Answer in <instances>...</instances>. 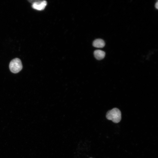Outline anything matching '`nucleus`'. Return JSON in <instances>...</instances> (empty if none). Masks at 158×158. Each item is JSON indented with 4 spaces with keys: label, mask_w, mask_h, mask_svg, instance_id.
<instances>
[{
    "label": "nucleus",
    "mask_w": 158,
    "mask_h": 158,
    "mask_svg": "<svg viewBox=\"0 0 158 158\" xmlns=\"http://www.w3.org/2000/svg\"><path fill=\"white\" fill-rule=\"evenodd\" d=\"M106 117L108 120L114 123H118L121 119V113L118 109L114 108L107 112Z\"/></svg>",
    "instance_id": "f257e3e1"
},
{
    "label": "nucleus",
    "mask_w": 158,
    "mask_h": 158,
    "mask_svg": "<svg viewBox=\"0 0 158 158\" xmlns=\"http://www.w3.org/2000/svg\"><path fill=\"white\" fill-rule=\"evenodd\" d=\"M9 67L12 72L15 73L19 72L23 68L21 61L18 58L13 59L10 62Z\"/></svg>",
    "instance_id": "f03ea898"
},
{
    "label": "nucleus",
    "mask_w": 158,
    "mask_h": 158,
    "mask_svg": "<svg viewBox=\"0 0 158 158\" xmlns=\"http://www.w3.org/2000/svg\"><path fill=\"white\" fill-rule=\"evenodd\" d=\"M29 2L32 3V7L34 9L39 11L44 10L47 5L45 0H30Z\"/></svg>",
    "instance_id": "7ed1b4c3"
},
{
    "label": "nucleus",
    "mask_w": 158,
    "mask_h": 158,
    "mask_svg": "<svg viewBox=\"0 0 158 158\" xmlns=\"http://www.w3.org/2000/svg\"><path fill=\"white\" fill-rule=\"evenodd\" d=\"M94 54L95 57L98 60H101L104 57L105 53L104 51L100 50H97L94 52Z\"/></svg>",
    "instance_id": "20e7f679"
},
{
    "label": "nucleus",
    "mask_w": 158,
    "mask_h": 158,
    "mask_svg": "<svg viewBox=\"0 0 158 158\" xmlns=\"http://www.w3.org/2000/svg\"><path fill=\"white\" fill-rule=\"evenodd\" d=\"M92 44L95 47L102 48L105 46V43L103 40L98 39H96L93 42Z\"/></svg>",
    "instance_id": "39448f33"
},
{
    "label": "nucleus",
    "mask_w": 158,
    "mask_h": 158,
    "mask_svg": "<svg viewBox=\"0 0 158 158\" xmlns=\"http://www.w3.org/2000/svg\"><path fill=\"white\" fill-rule=\"evenodd\" d=\"M155 7L157 9H158V1L156 3L155 5Z\"/></svg>",
    "instance_id": "423d86ee"
},
{
    "label": "nucleus",
    "mask_w": 158,
    "mask_h": 158,
    "mask_svg": "<svg viewBox=\"0 0 158 158\" xmlns=\"http://www.w3.org/2000/svg\"></svg>",
    "instance_id": "0eeeda50"
}]
</instances>
